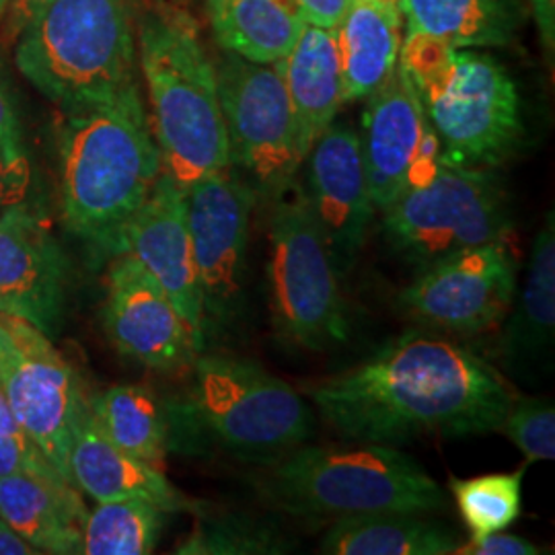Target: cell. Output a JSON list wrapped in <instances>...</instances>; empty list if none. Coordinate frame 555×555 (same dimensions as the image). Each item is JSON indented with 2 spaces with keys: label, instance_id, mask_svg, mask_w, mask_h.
Segmentation results:
<instances>
[{
  "label": "cell",
  "instance_id": "83f0119b",
  "mask_svg": "<svg viewBox=\"0 0 555 555\" xmlns=\"http://www.w3.org/2000/svg\"><path fill=\"white\" fill-rule=\"evenodd\" d=\"M165 515L144 500L98 502L82 527L85 555H146L159 543Z\"/></svg>",
  "mask_w": 555,
  "mask_h": 555
},
{
  "label": "cell",
  "instance_id": "44dd1931",
  "mask_svg": "<svg viewBox=\"0 0 555 555\" xmlns=\"http://www.w3.org/2000/svg\"><path fill=\"white\" fill-rule=\"evenodd\" d=\"M0 516L40 554H82L87 508L64 479L0 477Z\"/></svg>",
  "mask_w": 555,
  "mask_h": 555
},
{
  "label": "cell",
  "instance_id": "60d3db41",
  "mask_svg": "<svg viewBox=\"0 0 555 555\" xmlns=\"http://www.w3.org/2000/svg\"><path fill=\"white\" fill-rule=\"evenodd\" d=\"M0 183H2V179H0ZM0 196H2V188H0Z\"/></svg>",
  "mask_w": 555,
  "mask_h": 555
},
{
  "label": "cell",
  "instance_id": "d6986e66",
  "mask_svg": "<svg viewBox=\"0 0 555 555\" xmlns=\"http://www.w3.org/2000/svg\"><path fill=\"white\" fill-rule=\"evenodd\" d=\"M70 479L77 490L95 502L144 500L167 515H198L204 508V504L181 494L163 469L121 451L105 437L91 412V403L80 416L73 440Z\"/></svg>",
  "mask_w": 555,
  "mask_h": 555
},
{
  "label": "cell",
  "instance_id": "6da1fadb",
  "mask_svg": "<svg viewBox=\"0 0 555 555\" xmlns=\"http://www.w3.org/2000/svg\"><path fill=\"white\" fill-rule=\"evenodd\" d=\"M302 393L339 437L389 447L492 435L516 397L486 358L417 330L344 373L309 383Z\"/></svg>",
  "mask_w": 555,
  "mask_h": 555
},
{
  "label": "cell",
  "instance_id": "7c38bea8",
  "mask_svg": "<svg viewBox=\"0 0 555 555\" xmlns=\"http://www.w3.org/2000/svg\"><path fill=\"white\" fill-rule=\"evenodd\" d=\"M258 192L229 169L185 192L188 227L204 311V339L235 327L245 305V256Z\"/></svg>",
  "mask_w": 555,
  "mask_h": 555
},
{
  "label": "cell",
  "instance_id": "d590c367",
  "mask_svg": "<svg viewBox=\"0 0 555 555\" xmlns=\"http://www.w3.org/2000/svg\"><path fill=\"white\" fill-rule=\"evenodd\" d=\"M52 2L54 0H9V36L20 38L21 31Z\"/></svg>",
  "mask_w": 555,
  "mask_h": 555
},
{
  "label": "cell",
  "instance_id": "d6a6232c",
  "mask_svg": "<svg viewBox=\"0 0 555 555\" xmlns=\"http://www.w3.org/2000/svg\"><path fill=\"white\" fill-rule=\"evenodd\" d=\"M36 476L64 479L40 447L27 437H0V477ZM66 481V479H64Z\"/></svg>",
  "mask_w": 555,
  "mask_h": 555
},
{
  "label": "cell",
  "instance_id": "9a60e30c",
  "mask_svg": "<svg viewBox=\"0 0 555 555\" xmlns=\"http://www.w3.org/2000/svg\"><path fill=\"white\" fill-rule=\"evenodd\" d=\"M103 323L119 354L153 371H173L199 354L173 300L130 254L109 266Z\"/></svg>",
  "mask_w": 555,
  "mask_h": 555
},
{
  "label": "cell",
  "instance_id": "9c48e42d",
  "mask_svg": "<svg viewBox=\"0 0 555 555\" xmlns=\"http://www.w3.org/2000/svg\"><path fill=\"white\" fill-rule=\"evenodd\" d=\"M417 100L437 132L442 160L451 165L498 167L525 134L515 79L483 52L455 48L444 82Z\"/></svg>",
  "mask_w": 555,
  "mask_h": 555
},
{
  "label": "cell",
  "instance_id": "4fadbf2b",
  "mask_svg": "<svg viewBox=\"0 0 555 555\" xmlns=\"http://www.w3.org/2000/svg\"><path fill=\"white\" fill-rule=\"evenodd\" d=\"M516 291L515 254L508 241H494L420 270L399 293L397 305L424 327L476 336L508 318Z\"/></svg>",
  "mask_w": 555,
  "mask_h": 555
},
{
  "label": "cell",
  "instance_id": "d4e9b609",
  "mask_svg": "<svg viewBox=\"0 0 555 555\" xmlns=\"http://www.w3.org/2000/svg\"><path fill=\"white\" fill-rule=\"evenodd\" d=\"M408 31H422L453 48H500L525 23L522 0H401Z\"/></svg>",
  "mask_w": 555,
  "mask_h": 555
},
{
  "label": "cell",
  "instance_id": "7402d4cb",
  "mask_svg": "<svg viewBox=\"0 0 555 555\" xmlns=\"http://www.w3.org/2000/svg\"><path fill=\"white\" fill-rule=\"evenodd\" d=\"M282 64L297 126L298 155L305 160L315 140L334 124L341 105L336 31L305 25Z\"/></svg>",
  "mask_w": 555,
  "mask_h": 555
},
{
  "label": "cell",
  "instance_id": "f1b7e54d",
  "mask_svg": "<svg viewBox=\"0 0 555 555\" xmlns=\"http://www.w3.org/2000/svg\"><path fill=\"white\" fill-rule=\"evenodd\" d=\"M295 541L270 518L247 513L199 511L198 525L179 545L185 555H278L293 552Z\"/></svg>",
  "mask_w": 555,
  "mask_h": 555
},
{
  "label": "cell",
  "instance_id": "30bf717a",
  "mask_svg": "<svg viewBox=\"0 0 555 555\" xmlns=\"http://www.w3.org/2000/svg\"><path fill=\"white\" fill-rule=\"evenodd\" d=\"M215 73L231 165L249 176L258 194L272 199L302 163L284 64H256L222 50Z\"/></svg>",
  "mask_w": 555,
  "mask_h": 555
},
{
  "label": "cell",
  "instance_id": "8d00e7d4",
  "mask_svg": "<svg viewBox=\"0 0 555 555\" xmlns=\"http://www.w3.org/2000/svg\"><path fill=\"white\" fill-rule=\"evenodd\" d=\"M533 17H535L541 43L545 52H554L555 46V0H531Z\"/></svg>",
  "mask_w": 555,
  "mask_h": 555
},
{
  "label": "cell",
  "instance_id": "e0dca14e",
  "mask_svg": "<svg viewBox=\"0 0 555 555\" xmlns=\"http://www.w3.org/2000/svg\"><path fill=\"white\" fill-rule=\"evenodd\" d=\"M124 254H130L159 282L202 352L206 346L204 311L188 227L185 192L167 173L160 171L149 198L128 222Z\"/></svg>",
  "mask_w": 555,
  "mask_h": 555
},
{
  "label": "cell",
  "instance_id": "7a4b0ae2",
  "mask_svg": "<svg viewBox=\"0 0 555 555\" xmlns=\"http://www.w3.org/2000/svg\"><path fill=\"white\" fill-rule=\"evenodd\" d=\"M64 227L100 256L124 254L128 222L159 179L160 155L139 80L100 100L60 107Z\"/></svg>",
  "mask_w": 555,
  "mask_h": 555
},
{
  "label": "cell",
  "instance_id": "52a82bcc",
  "mask_svg": "<svg viewBox=\"0 0 555 555\" xmlns=\"http://www.w3.org/2000/svg\"><path fill=\"white\" fill-rule=\"evenodd\" d=\"M337 278L305 190L293 179L272 198L270 215V309L282 341L321 352L348 339Z\"/></svg>",
  "mask_w": 555,
  "mask_h": 555
},
{
  "label": "cell",
  "instance_id": "4dcf8cb0",
  "mask_svg": "<svg viewBox=\"0 0 555 555\" xmlns=\"http://www.w3.org/2000/svg\"><path fill=\"white\" fill-rule=\"evenodd\" d=\"M522 453L527 465L554 461L555 408L547 397L513 399L500 430Z\"/></svg>",
  "mask_w": 555,
  "mask_h": 555
},
{
  "label": "cell",
  "instance_id": "5bb4252c",
  "mask_svg": "<svg viewBox=\"0 0 555 555\" xmlns=\"http://www.w3.org/2000/svg\"><path fill=\"white\" fill-rule=\"evenodd\" d=\"M302 185L337 276H348L366 243L375 204L360 149V134L346 124H332L307 155Z\"/></svg>",
  "mask_w": 555,
  "mask_h": 555
},
{
  "label": "cell",
  "instance_id": "603a6c76",
  "mask_svg": "<svg viewBox=\"0 0 555 555\" xmlns=\"http://www.w3.org/2000/svg\"><path fill=\"white\" fill-rule=\"evenodd\" d=\"M341 103L369 98L391 75L399 59V7L383 0H352L336 29Z\"/></svg>",
  "mask_w": 555,
  "mask_h": 555
},
{
  "label": "cell",
  "instance_id": "277c9868",
  "mask_svg": "<svg viewBox=\"0 0 555 555\" xmlns=\"http://www.w3.org/2000/svg\"><path fill=\"white\" fill-rule=\"evenodd\" d=\"M137 29L160 167L188 192L199 179L231 167L215 64L196 27L171 9L144 11Z\"/></svg>",
  "mask_w": 555,
  "mask_h": 555
},
{
  "label": "cell",
  "instance_id": "484cf974",
  "mask_svg": "<svg viewBox=\"0 0 555 555\" xmlns=\"http://www.w3.org/2000/svg\"><path fill=\"white\" fill-rule=\"evenodd\" d=\"M206 4L222 50L256 64L286 59L307 25L288 0H208Z\"/></svg>",
  "mask_w": 555,
  "mask_h": 555
},
{
  "label": "cell",
  "instance_id": "1f68e13d",
  "mask_svg": "<svg viewBox=\"0 0 555 555\" xmlns=\"http://www.w3.org/2000/svg\"><path fill=\"white\" fill-rule=\"evenodd\" d=\"M2 176L13 179V183L25 178V146L15 103L0 75V179Z\"/></svg>",
  "mask_w": 555,
  "mask_h": 555
},
{
  "label": "cell",
  "instance_id": "e575fe53",
  "mask_svg": "<svg viewBox=\"0 0 555 555\" xmlns=\"http://www.w3.org/2000/svg\"><path fill=\"white\" fill-rule=\"evenodd\" d=\"M300 20L327 31H336L346 17L352 0H291Z\"/></svg>",
  "mask_w": 555,
  "mask_h": 555
},
{
  "label": "cell",
  "instance_id": "4316f807",
  "mask_svg": "<svg viewBox=\"0 0 555 555\" xmlns=\"http://www.w3.org/2000/svg\"><path fill=\"white\" fill-rule=\"evenodd\" d=\"M101 430L121 451L163 469L169 451L167 414L142 385H114L89 401Z\"/></svg>",
  "mask_w": 555,
  "mask_h": 555
},
{
  "label": "cell",
  "instance_id": "ba28073f",
  "mask_svg": "<svg viewBox=\"0 0 555 555\" xmlns=\"http://www.w3.org/2000/svg\"><path fill=\"white\" fill-rule=\"evenodd\" d=\"M380 215L387 243L417 272L477 245L508 241L513 233L494 173L444 160L435 178L403 192Z\"/></svg>",
  "mask_w": 555,
  "mask_h": 555
},
{
  "label": "cell",
  "instance_id": "74e56055",
  "mask_svg": "<svg viewBox=\"0 0 555 555\" xmlns=\"http://www.w3.org/2000/svg\"><path fill=\"white\" fill-rule=\"evenodd\" d=\"M38 555L40 552L34 550L27 541H23L0 516V555Z\"/></svg>",
  "mask_w": 555,
  "mask_h": 555
},
{
  "label": "cell",
  "instance_id": "836d02e7",
  "mask_svg": "<svg viewBox=\"0 0 555 555\" xmlns=\"http://www.w3.org/2000/svg\"><path fill=\"white\" fill-rule=\"evenodd\" d=\"M541 550L533 541L520 535H511L504 531L488 533V535L472 537L461 543L456 555H537Z\"/></svg>",
  "mask_w": 555,
  "mask_h": 555
},
{
  "label": "cell",
  "instance_id": "5b68a950",
  "mask_svg": "<svg viewBox=\"0 0 555 555\" xmlns=\"http://www.w3.org/2000/svg\"><path fill=\"white\" fill-rule=\"evenodd\" d=\"M194 366L190 396L167 410L169 435L188 449L263 467L313 437L307 401L258 362L208 354Z\"/></svg>",
  "mask_w": 555,
  "mask_h": 555
},
{
  "label": "cell",
  "instance_id": "8992f818",
  "mask_svg": "<svg viewBox=\"0 0 555 555\" xmlns=\"http://www.w3.org/2000/svg\"><path fill=\"white\" fill-rule=\"evenodd\" d=\"M139 0H54L20 34L21 75L59 107L139 80Z\"/></svg>",
  "mask_w": 555,
  "mask_h": 555
},
{
  "label": "cell",
  "instance_id": "cb8c5ba5",
  "mask_svg": "<svg viewBox=\"0 0 555 555\" xmlns=\"http://www.w3.org/2000/svg\"><path fill=\"white\" fill-rule=\"evenodd\" d=\"M453 527L417 513H378L336 520L319 543L327 555H455Z\"/></svg>",
  "mask_w": 555,
  "mask_h": 555
},
{
  "label": "cell",
  "instance_id": "3957f363",
  "mask_svg": "<svg viewBox=\"0 0 555 555\" xmlns=\"http://www.w3.org/2000/svg\"><path fill=\"white\" fill-rule=\"evenodd\" d=\"M263 504L305 520L378 513L433 515L447 494L416 459L389 444L298 447L251 477Z\"/></svg>",
  "mask_w": 555,
  "mask_h": 555
},
{
  "label": "cell",
  "instance_id": "ac0fdd59",
  "mask_svg": "<svg viewBox=\"0 0 555 555\" xmlns=\"http://www.w3.org/2000/svg\"><path fill=\"white\" fill-rule=\"evenodd\" d=\"M426 121L412 80L401 64H396L391 75L369 95L360 137L369 190L378 212L408 190Z\"/></svg>",
  "mask_w": 555,
  "mask_h": 555
},
{
  "label": "cell",
  "instance_id": "ab89813d",
  "mask_svg": "<svg viewBox=\"0 0 555 555\" xmlns=\"http://www.w3.org/2000/svg\"><path fill=\"white\" fill-rule=\"evenodd\" d=\"M7 9H9V0H0V20L7 15Z\"/></svg>",
  "mask_w": 555,
  "mask_h": 555
},
{
  "label": "cell",
  "instance_id": "f546056e",
  "mask_svg": "<svg viewBox=\"0 0 555 555\" xmlns=\"http://www.w3.org/2000/svg\"><path fill=\"white\" fill-rule=\"evenodd\" d=\"M525 467L513 474H490L469 479L451 477L456 511L472 537L506 531L515 525L522 508Z\"/></svg>",
  "mask_w": 555,
  "mask_h": 555
},
{
  "label": "cell",
  "instance_id": "8fae6325",
  "mask_svg": "<svg viewBox=\"0 0 555 555\" xmlns=\"http://www.w3.org/2000/svg\"><path fill=\"white\" fill-rule=\"evenodd\" d=\"M0 389L21 430L68 483L70 449L89 408L75 369L50 337L20 318L0 313ZM75 486V483H73Z\"/></svg>",
  "mask_w": 555,
  "mask_h": 555
},
{
  "label": "cell",
  "instance_id": "2e32d148",
  "mask_svg": "<svg viewBox=\"0 0 555 555\" xmlns=\"http://www.w3.org/2000/svg\"><path fill=\"white\" fill-rule=\"evenodd\" d=\"M68 259L27 204L0 212V313L56 336L66 309Z\"/></svg>",
  "mask_w": 555,
  "mask_h": 555
},
{
  "label": "cell",
  "instance_id": "ffe728a7",
  "mask_svg": "<svg viewBox=\"0 0 555 555\" xmlns=\"http://www.w3.org/2000/svg\"><path fill=\"white\" fill-rule=\"evenodd\" d=\"M500 341L498 357L506 373L525 385L547 375L554 366L555 341V220L547 215L537 233L527 276Z\"/></svg>",
  "mask_w": 555,
  "mask_h": 555
},
{
  "label": "cell",
  "instance_id": "f35d334b",
  "mask_svg": "<svg viewBox=\"0 0 555 555\" xmlns=\"http://www.w3.org/2000/svg\"><path fill=\"white\" fill-rule=\"evenodd\" d=\"M20 435L25 433L21 430L20 422L13 416V410L0 389V437H20Z\"/></svg>",
  "mask_w": 555,
  "mask_h": 555
}]
</instances>
